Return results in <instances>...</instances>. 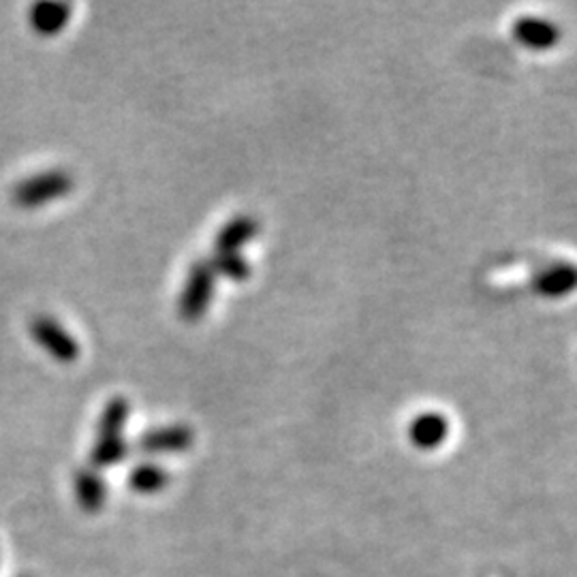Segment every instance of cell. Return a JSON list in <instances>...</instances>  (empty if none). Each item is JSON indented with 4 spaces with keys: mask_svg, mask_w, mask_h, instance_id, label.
Instances as JSON below:
<instances>
[{
    "mask_svg": "<svg viewBox=\"0 0 577 577\" xmlns=\"http://www.w3.org/2000/svg\"><path fill=\"white\" fill-rule=\"evenodd\" d=\"M165 479L163 470L161 468H155V466H144V468H137L135 475H133V481L135 486L144 488V490H150V488H157L161 486Z\"/></svg>",
    "mask_w": 577,
    "mask_h": 577,
    "instance_id": "obj_12",
    "label": "cell"
},
{
    "mask_svg": "<svg viewBox=\"0 0 577 577\" xmlns=\"http://www.w3.org/2000/svg\"><path fill=\"white\" fill-rule=\"evenodd\" d=\"M512 37L526 50L548 52L561 44L563 33H561L558 24H554L550 20L521 15L512 24Z\"/></svg>",
    "mask_w": 577,
    "mask_h": 577,
    "instance_id": "obj_5",
    "label": "cell"
},
{
    "mask_svg": "<svg viewBox=\"0 0 577 577\" xmlns=\"http://www.w3.org/2000/svg\"><path fill=\"white\" fill-rule=\"evenodd\" d=\"M450 434V423L441 413H421L408 426L410 441L421 450L439 447Z\"/></svg>",
    "mask_w": 577,
    "mask_h": 577,
    "instance_id": "obj_7",
    "label": "cell"
},
{
    "mask_svg": "<svg viewBox=\"0 0 577 577\" xmlns=\"http://www.w3.org/2000/svg\"><path fill=\"white\" fill-rule=\"evenodd\" d=\"M217 272L210 261H197L191 266L184 287L177 299V312L186 323H195L206 317L217 291Z\"/></svg>",
    "mask_w": 577,
    "mask_h": 577,
    "instance_id": "obj_2",
    "label": "cell"
},
{
    "mask_svg": "<svg viewBox=\"0 0 577 577\" xmlns=\"http://www.w3.org/2000/svg\"><path fill=\"white\" fill-rule=\"evenodd\" d=\"M28 332L33 341L41 346L58 364H73L77 361L82 348L77 339L50 315H37L30 319Z\"/></svg>",
    "mask_w": 577,
    "mask_h": 577,
    "instance_id": "obj_3",
    "label": "cell"
},
{
    "mask_svg": "<svg viewBox=\"0 0 577 577\" xmlns=\"http://www.w3.org/2000/svg\"><path fill=\"white\" fill-rule=\"evenodd\" d=\"M131 415V404L126 398H112L110 403L106 404L99 428H101V437H118L120 430L126 426Z\"/></svg>",
    "mask_w": 577,
    "mask_h": 577,
    "instance_id": "obj_11",
    "label": "cell"
},
{
    "mask_svg": "<svg viewBox=\"0 0 577 577\" xmlns=\"http://www.w3.org/2000/svg\"><path fill=\"white\" fill-rule=\"evenodd\" d=\"M259 230H261V225H259V221L253 214H237V217H233L217 233L214 253L217 255L240 253L246 244H250L257 237Z\"/></svg>",
    "mask_w": 577,
    "mask_h": 577,
    "instance_id": "obj_6",
    "label": "cell"
},
{
    "mask_svg": "<svg viewBox=\"0 0 577 577\" xmlns=\"http://www.w3.org/2000/svg\"><path fill=\"white\" fill-rule=\"evenodd\" d=\"M530 288L545 299H563L577 291V263L554 261L532 274Z\"/></svg>",
    "mask_w": 577,
    "mask_h": 577,
    "instance_id": "obj_4",
    "label": "cell"
},
{
    "mask_svg": "<svg viewBox=\"0 0 577 577\" xmlns=\"http://www.w3.org/2000/svg\"><path fill=\"white\" fill-rule=\"evenodd\" d=\"M210 266L217 272V277H225L228 281H233V283H244L253 274L248 259L242 257L240 253H230V255H217L214 253V257L210 259Z\"/></svg>",
    "mask_w": 577,
    "mask_h": 577,
    "instance_id": "obj_10",
    "label": "cell"
},
{
    "mask_svg": "<svg viewBox=\"0 0 577 577\" xmlns=\"http://www.w3.org/2000/svg\"><path fill=\"white\" fill-rule=\"evenodd\" d=\"M193 432L186 426H165L148 432L139 443L146 452H182L191 445Z\"/></svg>",
    "mask_w": 577,
    "mask_h": 577,
    "instance_id": "obj_9",
    "label": "cell"
},
{
    "mask_svg": "<svg viewBox=\"0 0 577 577\" xmlns=\"http://www.w3.org/2000/svg\"><path fill=\"white\" fill-rule=\"evenodd\" d=\"M69 2H39L30 9V26L41 37H54L71 22Z\"/></svg>",
    "mask_w": 577,
    "mask_h": 577,
    "instance_id": "obj_8",
    "label": "cell"
},
{
    "mask_svg": "<svg viewBox=\"0 0 577 577\" xmlns=\"http://www.w3.org/2000/svg\"><path fill=\"white\" fill-rule=\"evenodd\" d=\"M73 186L75 180L66 170H48L17 182L11 199L22 210H37L52 201L64 199L73 191Z\"/></svg>",
    "mask_w": 577,
    "mask_h": 577,
    "instance_id": "obj_1",
    "label": "cell"
}]
</instances>
